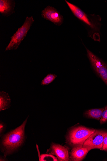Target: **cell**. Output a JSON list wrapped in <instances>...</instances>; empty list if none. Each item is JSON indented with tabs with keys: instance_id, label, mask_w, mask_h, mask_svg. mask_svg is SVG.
<instances>
[{
	"instance_id": "obj_1",
	"label": "cell",
	"mask_w": 107,
	"mask_h": 161,
	"mask_svg": "<svg viewBox=\"0 0 107 161\" xmlns=\"http://www.w3.org/2000/svg\"><path fill=\"white\" fill-rule=\"evenodd\" d=\"M74 15L81 21L89 28V36L96 41H100L101 18L94 14L88 16L80 8L65 1Z\"/></svg>"
},
{
	"instance_id": "obj_2",
	"label": "cell",
	"mask_w": 107,
	"mask_h": 161,
	"mask_svg": "<svg viewBox=\"0 0 107 161\" xmlns=\"http://www.w3.org/2000/svg\"><path fill=\"white\" fill-rule=\"evenodd\" d=\"M28 118L23 123L4 137L3 144L7 153H10L22 143L24 138V128Z\"/></svg>"
},
{
	"instance_id": "obj_3",
	"label": "cell",
	"mask_w": 107,
	"mask_h": 161,
	"mask_svg": "<svg viewBox=\"0 0 107 161\" xmlns=\"http://www.w3.org/2000/svg\"><path fill=\"white\" fill-rule=\"evenodd\" d=\"M34 22L33 16L26 17L23 25L11 37L9 44L6 48V51L17 50L19 47Z\"/></svg>"
},
{
	"instance_id": "obj_4",
	"label": "cell",
	"mask_w": 107,
	"mask_h": 161,
	"mask_svg": "<svg viewBox=\"0 0 107 161\" xmlns=\"http://www.w3.org/2000/svg\"><path fill=\"white\" fill-rule=\"evenodd\" d=\"M95 130L83 126L75 127L69 133L67 138L68 143L74 147L83 146L86 141Z\"/></svg>"
},
{
	"instance_id": "obj_5",
	"label": "cell",
	"mask_w": 107,
	"mask_h": 161,
	"mask_svg": "<svg viewBox=\"0 0 107 161\" xmlns=\"http://www.w3.org/2000/svg\"><path fill=\"white\" fill-rule=\"evenodd\" d=\"M91 65L97 75L107 85V65L100 58L86 48Z\"/></svg>"
},
{
	"instance_id": "obj_6",
	"label": "cell",
	"mask_w": 107,
	"mask_h": 161,
	"mask_svg": "<svg viewBox=\"0 0 107 161\" xmlns=\"http://www.w3.org/2000/svg\"><path fill=\"white\" fill-rule=\"evenodd\" d=\"M106 131L100 130H96L88 138L83 146L87 148L89 151L94 149H101L104 136Z\"/></svg>"
},
{
	"instance_id": "obj_7",
	"label": "cell",
	"mask_w": 107,
	"mask_h": 161,
	"mask_svg": "<svg viewBox=\"0 0 107 161\" xmlns=\"http://www.w3.org/2000/svg\"><path fill=\"white\" fill-rule=\"evenodd\" d=\"M42 17L44 19L50 21L55 25L60 26L64 22L63 16L54 7L48 6L42 11Z\"/></svg>"
},
{
	"instance_id": "obj_8",
	"label": "cell",
	"mask_w": 107,
	"mask_h": 161,
	"mask_svg": "<svg viewBox=\"0 0 107 161\" xmlns=\"http://www.w3.org/2000/svg\"><path fill=\"white\" fill-rule=\"evenodd\" d=\"M51 154L56 155L58 161H68L69 160V155L68 150L64 146L59 144L53 143L51 147Z\"/></svg>"
},
{
	"instance_id": "obj_9",
	"label": "cell",
	"mask_w": 107,
	"mask_h": 161,
	"mask_svg": "<svg viewBox=\"0 0 107 161\" xmlns=\"http://www.w3.org/2000/svg\"><path fill=\"white\" fill-rule=\"evenodd\" d=\"M15 2L11 0H0V13L3 16L8 17L14 12Z\"/></svg>"
},
{
	"instance_id": "obj_10",
	"label": "cell",
	"mask_w": 107,
	"mask_h": 161,
	"mask_svg": "<svg viewBox=\"0 0 107 161\" xmlns=\"http://www.w3.org/2000/svg\"><path fill=\"white\" fill-rule=\"evenodd\" d=\"M89 151L87 148L83 146L74 147L71 151L70 158L72 161H82Z\"/></svg>"
},
{
	"instance_id": "obj_11",
	"label": "cell",
	"mask_w": 107,
	"mask_h": 161,
	"mask_svg": "<svg viewBox=\"0 0 107 161\" xmlns=\"http://www.w3.org/2000/svg\"><path fill=\"white\" fill-rule=\"evenodd\" d=\"M104 109L103 108L88 110L85 112L84 114L87 118L100 120Z\"/></svg>"
},
{
	"instance_id": "obj_12",
	"label": "cell",
	"mask_w": 107,
	"mask_h": 161,
	"mask_svg": "<svg viewBox=\"0 0 107 161\" xmlns=\"http://www.w3.org/2000/svg\"><path fill=\"white\" fill-rule=\"evenodd\" d=\"M0 94V111H1L9 108L11 100L8 93L1 92Z\"/></svg>"
},
{
	"instance_id": "obj_13",
	"label": "cell",
	"mask_w": 107,
	"mask_h": 161,
	"mask_svg": "<svg viewBox=\"0 0 107 161\" xmlns=\"http://www.w3.org/2000/svg\"><path fill=\"white\" fill-rule=\"evenodd\" d=\"M57 77L54 74H49L42 80L41 84L42 86L48 85L54 80Z\"/></svg>"
},
{
	"instance_id": "obj_14",
	"label": "cell",
	"mask_w": 107,
	"mask_h": 161,
	"mask_svg": "<svg viewBox=\"0 0 107 161\" xmlns=\"http://www.w3.org/2000/svg\"><path fill=\"white\" fill-rule=\"evenodd\" d=\"M58 159L53 155L51 154H44L41 155L40 161H58Z\"/></svg>"
},
{
	"instance_id": "obj_15",
	"label": "cell",
	"mask_w": 107,
	"mask_h": 161,
	"mask_svg": "<svg viewBox=\"0 0 107 161\" xmlns=\"http://www.w3.org/2000/svg\"><path fill=\"white\" fill-rule=\"evenodd\" d=\"M107 122V106L104 108L101 118L100 120L101 125Z\"/></svg>"
},
{
	"instance_id": "obj_16",
	"label": "cell",
	"mask_w": 107,
	"mask_h": 161,
	"mask_svg": "<svg viewBox=\"0 0 107 161\" xmlns=\"http://www.w3.org/2000/svg\"><path fill=\"white\" fill-rule=\"evenodd\" d=\"M101 150L105 151L107 152V133L104 136L102 147Z\"/></svg>"
},
{
	"instance_id": "obj_17",
	"label": "cell",
	"mask_w": 107,
	"mask_h": 161,
	"mask_svg": "<svg viewBox=\"0 0 107 161\" xmlns=\"http://www.w3.org/2000/svg\"><path fill=\"white\" fill-rule=\"evenodd\" d=\"M3 126L2 124H1V132H2V130H3Z\"/></svg>"
}]
</instances>
